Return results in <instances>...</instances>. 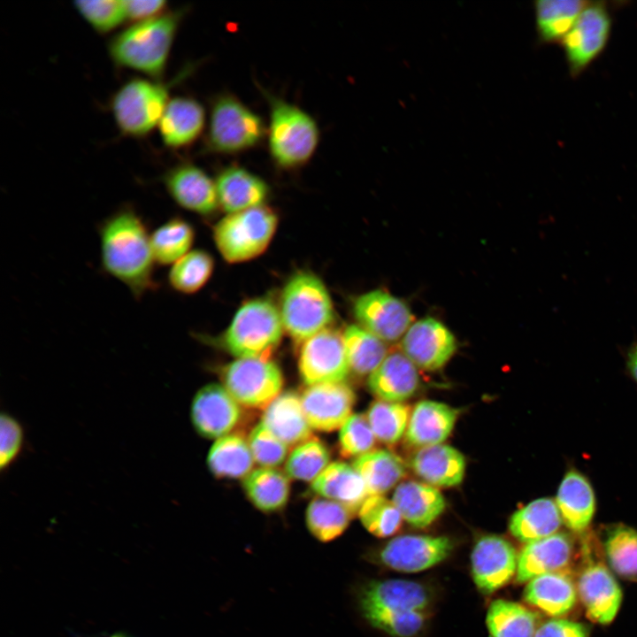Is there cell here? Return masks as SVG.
<instances>
[{
	"instance_id": "47",
	"label": "cell",
	"mask_w": 637,
	"mask_h": 637,
	"mask_svg": "<svg viewBox=\"0 0 637 637\" xmlns=\"http://www.w3.org/2000/svg\"><path fill=\"white\" fill-rule=\"evenodd\" d=\"M366 620L375 628L394 637H412L423 627L426 612H390L366 610L362 612Z\"/></svg>"
},
{
	"instance_id": "1",
	"label": "cell",
	"mask_w": 637,
	"mask_h": 637,
	"mask_svg": "<svg viewBox=\"0 0 637 637\" xmlns=\"http://www.w3.org/2000/svg\"><path fill=\"white\" fill-rule=\"evenodd\" d=\"M103 270L123 283L135 299L157 288L150 234L139 212L123 205L98 227Z\"/></svg>"
},
{
	"instance_id": "48",
	"label": "cell",
	"mask_w": 637,
	"mask_h": 637,
	"mask_svg": "<svg viewBox=\"0 0 637 637\" xmlns=\"http://www.w3.org/2000/svg\"><path fill=\"white\" fill-rule=\"evenodd\" d=\"M375 438L367 417L351 414L340 429L341 452L346 457H358L372 451Z\"/></svg>"
},
{
	"instance_id": "36",
	"label": "cell",
	"mask_w": 637,
	"mask_h": 637,
	"mask_svg": "<svg viewBox=\"0 0 637 637\" xmlns=\"http://www.w3.org/2000/svg\"><path fill=\"white\" fill-rule=\"evenodd\" d=\"M244 491L256 508L265 512L282 509L289 496L288 478L275 468L259 467L243 478Z\"/></svg>"
},
{
	"instance_id": "33",
	"label": "cell",
	"mask_w": 637,
	"mask_h": 637,
	"mask_svg": "<svg viewBox=\"0 0 637 637\" xmlns=\"http://www.w3.org/2000/svg\"><path fill=\"white\" fill-rule=\"evenodd\" d=\"M589 3L584 0L536 1L533 8L539 42L560 43Z\"/></svg>"
},
{
	"instance_id": "44",
	"label": "cell",
	"mask_w": 637,
	"mask_h": 637,
	"mask_svg": "<svg viewBox=\"0 0 637 637\" xmlns=\"http://www.w3.org/2000/svg\"><path fill=\"white\" fill-rule=\"evenodd\" d=\"M327 448L318 440L311 439L296 446L286 462L288 477L313 482L329 464Z\"/></svg>"
},
{
	"instance_id": "53",
	"label": "cell",
	"mask_w": 637,
	"mask_h": 637,
	"mask_svg": "<svg viewBox=\"0 0 637 637\" xmlns=\"http://www.w3.org/2000/svg\"><path fill=\"white\" fill-rule=\"evenodd\" d=\"M626 367L632 378L637 382V342H633L627 351Z\"/></svg>"
},
{
	"instance_id": "19",
	"label": "cell",
	"mask_w": 637,
	"mask_h": 637,
	"mask_svg": "<svg viewBox=\"0 0 637 637\" xmlns=\"http://www.w3.org/2000/svg\"><path fill=\"white\" fill-rule=\"evenodd\" d=\"M241 418L239 403L224 386L208 384L195 395L191 420L196 432L208 439L227 435Z\"/></svg>"
},
{
	"instance_id": "13",
	"label": "cell",
	"mask_w": 637,
	"mask_h": 637,
	"mask_svg": "<svg viewBox=\"0 0 637 637\" xmlns=\"http://www.w3.org/2000/svg\"><path fill=\"white\" fill-rule=\"evenodd\" d=\"M403 353L426 371L441 368L457 349L455 336L441 321L424 318L411 324L401 342Z\"/></svg>"
},
{
	"instance_id": "3",
	"label": "cell",
	"mask_w": 637,
	"mask_h": 637,
	"mask_svg": "<svg viewBox=\"0 0 637 637\" xmlns=\"http://www.w3.org/2000/svg\"><path fill=\"white\" fill-rule=\"evenodd\" d=\"M270 105L269 152L280 168L294 169L307 163L319 142L315 119L298 106L267 93Z\"/></svg>"
},
{
	"instance_id": "35",
	"label": "cell",
	"mask_w": 637,
	"mask_h": 637,
	"mask_svg": "<svg viewBox=\"0 0 637 637\" xmlns=\"http://www.w3.org/2000/svg\"><path fill=\"white\" fill-rule=\"evenodd\" d=\"M254 462L249 442L237 434L217 439L207 457L210 471L219 478H244L252 471Z\"/></svg>"
},
{
	"instance_id": "46",
	"label": "cell",
	"mask_w": 637,
	"mask_h": 637,
	"mask_svg": "<svg viewBox=\"0 0 637 637\" xmlns=\"http://www.w3.org/2000/svg\"><path fill=\"white\" fill-rule=\"evenodd\" d=\"M79 14L99 34H107L127 21L124 0H81L73 3Z\"/></svg>"
},
{
	"instance_id": "6",
	"label": "cell",
	"mask_w": 637,
	"mask_h": 637,
	"mask_svg": "<svg viewBox=\"0 0 637 637\" xmlns=\"http://www.w3.org/2000/svg\"><path fill=\"white\" fill-rule=\"evenodd\" d=\"M283 329L280 311L270 300L252 299L234 316L223 343L238 358H269L280 342Z\"/></svg>"
},
{
	"instance_id": "39",
	"label": "cell",
	"mask_w": 637,
	"mask_h": 637,
	"mask_svg": "<svg viewBox=\"0 0 637 637\" xmlns=\"http://www.w3.org/2000/svg\"><path fill=\"white\" fill-rule=\"evenodd\" d=\"M603 550L611 570L624 579L637 582V531L624 524L605 532Z\"/></svg>"
},
{
	"instance_id": "42",
	"label": "cell",
	"mask_w": 637,
	"mask_h": 637,
	"mask_svg": "<svg viewBox=\"0 0 637 637\" xmlns=\"http://www.w3.org/2000/svg\"><path fill=\"white\" fill-rule=\"evenodd\" d=\"M214 269L211 256L203 250L189 251L173 265L168 272V283L176 292L191 295L202 289Z\"/></svg>"
},
{
	"instance_id": "8",
	"label": "cell",
	"mask_w": 637,
	"mask_h": 637,
	"mask_svg": "<svg viewBox=\"0 0 637 637\" xmlns=\"http://www.w3.org/2000/svg\"><path fill=\"white\" fill-rule=\"evenodd\" d=\"M265 133L261 117L233 95H219L213 100L206 135V148L211 152L245 151L257 146Z\"/></svg>"
},
{
	"instance_id": "4",
	"label": "cell",
	"mask_w": 637,
	"mask_h": 637,
	"mask_svg": "<svg viewBox=\"0 0 637 637\" xmlns=\"http://www.w3.org/2000/svg\"><path fill=\"white\" fill-rule=\"evenodd\" d=\"M280 314L286 332L296 342H304L327 328L334 318L331 296L316 275L302 272L285 285Z\"/></svg>"
},
{
	"instance_id": "50",
	"label": "cell",
	"mask_w": 637,
	"mask_h": 637,
	"mask_svg": "<svg viewBox=\"0 0 637 637\" xmlns=\"http://www.w3.org/2000/svg\"><path fill=\"white\" fill-rule=\"evenodd\" d=\"M0 467H8L18 457L23 444V430L20 424L9 414L1 415Z\"/></svg>"
},
{
	"instance_id": "10",
	"label": "cell",
	"mask_w": 637,
	"mask_h": 637,
	"mask_svg": "<svg viewBox=\"0 0 637 637\" xmlns=\"http://www.w3.org/2000/svg\"><path fill=\"white\" fill-rule=\"evenodd\" d=\"M223 382L239 404L265 410L281 393L283 378L269 358H238L225 368Z\"/></svg>"
},
{
	"instance_id": "34",
	"label": "cell",
	"mask_w": 637,
	"mask_h": 637,
	"mask_svg": "<svg viewBox=\"0 0 637 637\" xmlns=\"http://www.w3.org/2000/svg\"><path fill=\"white\" fill-rule=\"evenodd\" d=\"M352 466L363 479L369 495H382L406 472L403 460L387 449L372 450L355 459Z\"/></svg>"
},
{
	"instance_id": "49",
	"label": "cell",
	"mask_w": 637,
	"mask_h": 637,
	"mask_svg": "<svg viewBox=\"0 0 637 637\" xmlns=\"http://www.w3.org/2000/svg\"><path fill=\"white\" fill-rule=\"evenodd\" d=\"M249 445L255 462L261 467L274 468L286 459L288 446L274 435L263 422L249 436Z\"/></svg>"
},
{
	"instance_id": "22",
	"label": "cell",
	"mask_w": 637,
	"mask_h": 637,
	"mask_svg": "<svg viewBox=\"0 0 637 637\" xmlns=\"http://www.w3.org/2000/svg\"><path fill=\"white\" fill-rule=\"evenodd\" d=\"M204 124L205 111L197 100L188 96H175L167 104L157 128L166 148L180 150L198 139Z\"/></svg>"
},
{
	"instance_id": "12",
	"label": "cell",
	"mask_w": 637,
	"mask_h": 637,
	"mask_svg": "<svg viewBox=\"0 0 637 637\" xmlns=\"http://www.w3.org/2000/svg\"><path fill=\"white\" fill-rule=\"evenodd\" d=\"M353 311L363 328L386 342H394L404 335L413 318L406 303L380 289L358 296Z\"/></svg>"
},
{
	"instance_id": "14",
	"label": "cell",
	"mask_w": 637,
	"mask_h": 637,
	"mask_svg": "<svg viewBox=\"0 0 637 637\" xmlns=\"http://www.w3.org/2000/svg\"><path fill=\"white\" fill-rule=\"evenodd\" d=\"M518 555L511 543L497 535L480 538L471 556L472 573L483 594H492L517 573Z\"/></svg>"
},
{
	"instance_id": "32",
	"label": "cell",
	"mask_w": 637,
	"mask_h": 637,
	"mask_svg": "<svg viewBox=\"0 0 637 637\" xmlns=\"http://www.w3.org/2000/svg\"><path fill=\"white\" fill-rule=\"evenodd\" d=\"M562 523L556 501L542 497L514 512L509 528L516 539L529 543L558 533Z\"/></svg>"
},
{
	"instance_id": "17",
	"label": "cell",
	"mask_w": 637,
	"mask_h": 637,
	"mask_svg": "<svg viewBox=\"0 0 637 637\" xmlns=\"http://www.w3.org/2000/svg\"><path fill=\"white\" fill-rule=\"evenodd\" d=\"M576 587L590 620L601 625L614 620L622 603L623 593L606 565L600 562L587 563L579 575Z\"/></svg>"
},
{
	"instance_id": "31",
	"label": "cell",
	"mask_w": 637,
	"mask_h": 637,
	"mask_svg": "<svg viewBox=\"0 0 637 637\" xmlns=\"http://www.w3.org/2000/svg\"><path fill=\"white\" fill-rule=\"evenodd\" d=\"M311 489L321 497L347 507L354 515L369 496L365 484L353 466L334 462L312 482Z\"/></svg>"
},
{
	"instance_id": "27",
	"label": "cell",
	"mask_w": 637,
	"mask_h": 637,
	"mask_svg": "<svg viewBox=\"0 0 637 637\" xmlns=\"http://www.w3.org/2000/svg\"><path fill=\"white\" fill-rule=\"evenodd\" d=\"M261 422L288 447L298 446L312 437L301 395L293 391L280 393L265 409Z\"/></svg>"
},
{
	"instance_id": "54",
	"label": "cell",
	"mask_w": 637,
	"mask_h": 637,
	"mask_svg": "<svg viewBox=\"0 0 637 637\" xmlns=\"http://www.w3.org/2000/svg\"><path fill=\"white\" fill-rule=\"evenodd\" d=\"M110 637H128V634L126 632L119 631L111 634Z\"/></svg>"
},
{
	"instance_id": "18",
	"label": "cell",
	"mask_w": 637,
	"mask_h": 637,
	"mask_svg": "<svg viewBox=\"0 0 637 637\" xmlns=\"http://www.w3.org/2000/svg\"><path fill=\"white\" fill-rule=\"evenodd\" d=\"M163 184L179 206L194 213L210 215L219 205L215 181L193 163L183 162L168 169Z\"/></svg>"
},
{
	"instance_id": "16",
	"label": "cell",
	"mask_w": 637,
	"mask_h": 637,
	"mask_svg": "<svg viewBox=\"0 0 637 637\" xmlns=\"http://www.w3.org/2000/svg\"><path fill=\"white\" fill-rule=\"evenodd\" d=\"M452 547L446 536L402 535L386 544L380 552V560L395 571L418 572L444 560Z\"/></svg>"
},
{
	"instance_id": "29",
	"label": "cell",
	"mask_w": 637,
	"mask_h": 637,
	"mask_svg": "<svg viewBox=\"0 0 637 637\" xmlns=\"http://www.w3.org/2000/svg\"><path fill=\"white\" fill-rule=\"evenodd\" d=\"M465 459L457 449L445 444L421 448L411 459V468L427 484L459 485L464 476Z\"/></svg>"
},
{
	"instance_id": "28",
	"label": "cell",
	"mask_w": 637,
	"mask_h": 637,
	"mask_svg": "<svg viewBox=\"0 0 637 637\" xmlns=\"http://www.w3.org/2000/svg\"><path fill=\"white\" fill-rule=\"evenodd\" d=\"M578 597L576 584L570 572H552L533 578L527 582L525 601L551 617L569 613Z\"/></svg>"
},
{
	"instance_id": "2",
	"label": "cell",
	"mask_w": 637,
	"mask_h": 637,
	"mask_svg": "<svg viewBox=\"0 0 637 637\" xmlns=\"http://www.w3.org/2000/svg\"><path fill=\"white\" fill-rule=\"evenodd\" d=\"M184 14V9L168 10L152 19L128 24L108 42L113 64L161 80Z\"/></svg>"
},
{
	"instance_id": "51",
	"label": "cell",
	"mask_w": 637,
	"mask_h": 637,
	"mask_svg": "<svg viewBox=\"0 0 637 637\" xmlns=\"http://www.w3.org/2000/svg\"><path fill=\"white\" fill-rule=\"evenodd\" d=\"M589 630L584 624L553 618L537 627L534 637H588Z\"/></svg>"
},
{
	"instance_id": "20",
	"label": "cell",
	"mask_w": 637,
	"mask_h": 637,
	"mask_svg": "<svg viewBox=\"0 0 637 637\" xmlns=\"http://www.w3.org/2000/svg\"><path fill=\"white\" fill-rule=\"evenodd\" d=\"M572 555V541L564 533L526 543L518 554L516 580L522 584L540 575L570 572Z\"/></svg>"
},
{
	"instance_id": "15",
	"label": "cell",
	"mask_w": 637,
	"mask_h": 637,
	"mask_svg": "<svg viewBox=\"0 0 637 637\" xmlns=\"http://www.w3.org/2000/svg\"><path fill=\"white\" fill-rule=\"evenodd\" d=\"M355 398L346 383L330 382L308 386L301 403L311 428L330 432L341 428L351 416Z\"/></svg>"
},
{
	"instance_id": "24",
	"label": "cell",
	"mask_w": 637,
	"mask_h": 637,
	"mask_svg": "<svg viewBox=\"0 0 637 637\" xmlns=\"http://www.w3.org/2000/svg\"><path fill=\"white\" fill-rule=\"evenodd\" d=\"M418 384L417 366L400 351L388 354L368 378L370 391L380 400L393 403L412 396Z\"/></svg>"
},
{
	"instance_id": "52",
	"label": "cell",
	"mask_w": 637,
	"mask_h": 637,
	"mask_svg": "<svg viewBox=\"0 0 637 637\" xmlns=\"http://www.w3.org/2000/svg\"><path fill=\"white\" fill-rule=\"evenodd\" d=\"M128 24L159 16L167 12V2L164 0H124Z\"/></svg>"
},
{
	"instance_id": "21",
	"label": "cell",
	"mask_w": 637,
	"mask_h": 637,
	"mask_svg": "<svg viewBox=\"0 0 637 637\" xmlns=\"http://www.w3.org/2000/svg\"><path fill=\"white\" fill-rule=\"evenodd\" d=\"M361 611L426 612L429 596L419 583L387 579L366 585L359 596Z\"/></svg>"
},
{
	"instance_id": "40",
	"label": "cell",
	"mask_w": 637,
	"mask_h": 637,
	"mask_svg": "<svg viewBox=\"0 0 637 637\" xmlns=\"http://www.w3.org/2000/svg\"><path fill=\"white\" fill-rule=\"evenodd\" d=\"M342 338L350 371L359 376L370 375L388 355L383 341L362 326H347Z\"/></svg>"
},
{
	"instance_id": "30",
	"label": "cell",
	"mask_w": 637,
	"mask_h": 637,
	"mask_svg": "<svg viewBox=\"0 0 637 637\" xmlns=\"http://www.w3.org/2000/svg\"><path fill=\"white\" fill-rule=\"evenodd\" d=\"M392 502L403 518L415 527L431 525L444 511L446 503L441 492L432 485L414 480L399 484Z\"/></svg>"
},
{
	"instance_id": "7",
	"label": "cell",
	"mask_w": 637,
	"mask_h": 637,
	"mask_svg": "<svg viewBox=\"0 0 637 637\" xmlns=\"http://www.w3.org/2000/svg\"><path fill=\"white\" fill-rule=\"evenodd\" d=\"M277 225L274 211L260 205L227 214L214 226L213 240L226 261L242 263L265 252Z\"/></svg>"
},
{
	"instance_id": "11",
	"label": "cell",
	"mask_w": 637,
	"mask_h": 637,
	"mask_svg": "<svg viewBox=\"0 0 637 637\" xmlns=\"http://www.w3.org/2000/svg\"><path fill=\"white\" fill-rule=\"evenodd\" d=\"M298 370L308 386L344 382L350 368L342 335L326 328L304 341L299 353Z\"/></svg>"
},
{
	"instance_id": "25",
	"label": "cell",
	"mask_w": 637,
	"mask_h": 637,
	"mask_svg": "<svg viewBox=\"0 0 637 637\" xmlns=\"http://www.w3.org/2000/svg\"><path fill=\"white\" fill-rule=\"evenodd\" d=\"M556 503L563 523L572 532L581 533L590 526L595 512V495L587 478L570 469L559 485Z\"/></svg>"
},
{
	"instance_id": "26",
	"label": "cell",
	"mask_w": 637,
	"mask_h": 637,
	"mask_svg": "<svg viewBox=\"0 0 637 637\" xmlns=\"http://www.w3.org/2000/svg\"><path fill=\"white\" fill-rule=\"evenodd\" d=\"M458 411L432 400L418 402L412 410L405 438L409 444L425 448L441 444L451 434Z\"/></svg>"
},
{
	"instance_id": "5",
	"label": "cell",
	"mask_w": 637,
	"mask_h": 637,
	"mask_svg": "<svg viewBox=\"0 0 637 637\" xmlns=\"http://www.w3.org/2000/svg\"><path fill=\"white\" fill-rule=\"evenodd\" d=\"M173 84L147 77L132 78L123 83L110 100L119 132L127 137L142 138L157 128L171 99Z\"/></svg>"
},
{
	"instance_id": "38",
	"label": "cell",
	"mask_w": 637,
	"mask_h": 637,
	"mask_svg": "<svg viewBox=\"0 0 637 637\" xmlns=\"http://www.w3.org/2000/svg\"><path fill=\"white\" fill-rule=\"evenodd\" d=\"M195 240L193 226L180 217H173L150 234V243L156 264L173 265L190 250Z\"/></svg>"
},
{
	"instance_id": "41",
	"label": "cell",
	"mask_w": 637,
	"mask_h": 637,
	"mask_svg": "<svg viewBox=\"0 0 637 637\" xmlns=\"http://www.w3.org/2000/svg\"><path fill=\"white\" fill-rule=\"evenodd\" d=\"M352 516L342 503L317 497L311 501L306 509L305 522L310 533L317 540L328 542L346 530Z\"/></svg>"
},
{
	"instance_id": "55",
	"label": "cell",
	"mask_w": 637,
	"mask_h": 637,
	"mask_svg": "<svg viewBox=\"0 0 637 637\" xmlns=\"http://www.w3.org/2000/svg\"><path fill=\"white\" fill-rule=\"evenodd\" d=\"M128 637H132V636H128Z\"/></svg>"
},
{
	"instance_id": "37",
	"label": "cell",
	"mask_w": 637,
	"mask_h": 637,
	"mask_svg": "<svg viewBox=\"0 0 637 637\" xmlns=\"http://www.w3.org/2000/svg\"><path fill=\"white\" fill-rule=\"evenodd\" d=\"M537 615L518 602L498 599L488 607L487 625L492 637H534Z\"/></svg>"
},
{
	"instance_id": "23",
	"label": "cell",
	"mask_w": 637,
	"mask_h": 637,
	"mask_svg": "<svg viewBox=\"0 0 637 637\" xmlns=\"http://www.w3.org/2000/svg\"><path fill=\"white\" fill-rule=\"evenodd\" d=\"M215 184L219 205L228 214L264 205L269 194L263 179L238 165L221 170Z\"/></svg>"
},
{
	"instance_id": "9",
	"label": "cell",
	"mask_w": 637,
	"mask_h": 637,
	"mask_svg": "<svg viewBox=\"0 0 637 637\" xmlns=\"http://www.w3.org/2000/svg\"><path fill=\"white\" fill-rule=\"evenodd\" d=\"M611 29L607 3L590 1L560 42L572 77L580 75L602 53Z\"/></svg>"
},
{
	"instance_id": "45",
	"label": "cell",
	"mask_w": 637,
	"mask_h": 637,
	"mask_svg": "<svg viewBox=\"0 0 637 637\" xmlns=\"http://www.w3.org/2000/svg\"><path fill=\"white\" fill-rule=\"evenodd\" d=\"M357 513L365 529L377 537H388L402 525L400 511L383 495H369Z\"/></svg>"
},
{
	"instance_id": "43",
	"label": "cell",
	"mask_w": 637,
	"mask_h": 637,
	"mask_svg": "<svg viewBox=\"0 0 637 637\" xmlns=\"http://www.w3.org/2000/svg\"><path fill=\"white\" fill-rule=\"evenodd\" d=\"M410 407L402 403L378 400L367 411V419L375 437L381 442L394 444L407 430Z\"/></svg>"
}]
</instances>
